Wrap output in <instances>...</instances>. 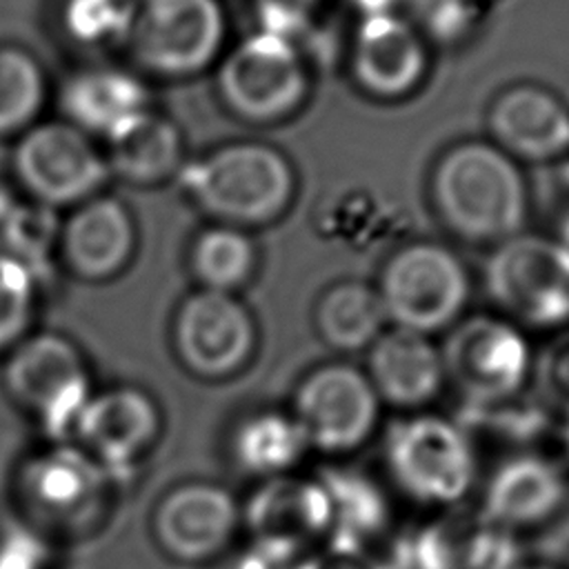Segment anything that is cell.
Returning <instances> with one entry per match:
<instances>
[{
	"label": "cell",
	"mask_w": 569,
	"mask_h": 569,
	"mask_svg": "<svg viewBox=\"0 0 569 569\" xmlns=\"http://www.w3.org/2000/svg\"><path fill=\"white\" fill-rule=\"evenodd\" d=\"M429 191L442 224L467 242L496 247L525 231V176L491 140H462L449 147L433 164Z\"/></svg>",
	"instance_id": "obj_1"
},
{
	"label": "cell",
	"mask_w": 569,
	"mask_h": 569,
	"mask_svg": "<svg viewBox=\"0 0 569 569\" xmlns=\"http://www.w3.org/2000/svg\"><path fill=\"white\" fill-rule=\"evenodd\" d=\"M193 200L222 224L256 227L284 216L296 196L289 158L256 140L229 142L184 171Z\"/></svg>",
	"instance_id": "obj_2"
},
{
	"label": "cell",
	"mask_w": 569,
	"mask_h": 569,
	"mask_svg": "<svg viewBox=\"0 0 569 569\" xmlns=\"http://www.w3.org/2000/svg\"><path fill=\"white\" fill-rule=\"evenodd\" d=\"M385 465L391 485L405 498L436 509L462 502L478 473L465 429L433 413H411L389 427Z\"/></svg>",
	"instance_id": "obj_3"
},
{
	"label": "cell",
	"mask_w": 569,
	"mask_h": 569,
	"mask_svg": "<svg viewBox=\"0 0 569 569\" xmlns=\"http://www.w3.org/2000/svg\"><path fill=\"white\" fill-rule=\"evenodd\" d=\"M482 282L502 318L520 329L569 325V249L553 236L520 231L496 244Z\"/></svg>",
	"instance_id": "obj_4"
},
{
	"label": "cell",
	"mask_w": 569,
	"mask_h": 569,
	"mask_svg": "<svg viewBox=\"0 0 569 569\" xmlns=\"http://www.w3.org/2000/svg\"><path fill=\"white\" fill-rule=\"evenodd\" d=\"M376 291L389 327L431 336L460 320L471 282L456 251L440 242L420 240L387 258Z\"/></svg>",
	"instance_id": "obj_5"
},
{
	"label": "cell",
	"mask_w": 569,
	"mask_h": 569,
	"mask_svg": "<svg viewBox=\"0 0 569 569\" xmlns=\"http://www.w3.org/2000/svg\"><path fill=\"white\" fill-rule=\"evenodd\" d=\"M240 529L247 531L249 556L269 569H284L329 540L331 500L318 478H267L240 505Z\"/></svg>",
	"instance_id": "obj_6"
},
{
	"label": "cell",
	"mask_w": 569,
	"mask_h": 569,
	"mask_svg": "<svg viewBox=\"0 0 569 569\" xmlns=\"http://www.w3.org/2000/svg\"><path fill=\"white\" fill-rule=\"evenodd\" d=\"M311 76L296 40L256 31L238 42L218 69V91L231 113L247 122L273 124L307 100Z\"/></svg>",
	"instance_id": "obj_7"
},
{
	"label": "cell",
	"mask_w": 569,
	"mask_h": 569,
	"mask_svg": "<svg viewBox=\"0 0 569 569\" xmlns=\"http://www.w3.org/2000/svg\"><path fill=\"white\" fill-rule=\"evenodd\" d=\"M445 382L473 409L505 405L531 376V349L520 327L502 316L458 320L442 347Z\"/></svg>",
	"instance_id": "obj_8"
},
{
	"label": "cell",
	"mask_w": 569,
	"mask_h": 569,
	"mask_svg": "<svg viewBox=\"0 0 569 569\" xmlns=\"http://www.w3.org/2000/svg\"><path fill=\"white\" fill-rule=\"evenodd\" d=\"M289 413L309 451L345 456L360 449L376 431L380 400L362 369L325 362L300 378Z\"/></svg>",
	"instance_id": "obj_9"
},
{
	"label": "cell",
	"mask_w": 569,
	"mask_h": 569,
	"mask_svg": "<svg viewBox=\"0 0 569 569\" xmlns=\"http://www.w3.org/2000/svg\"><path fill=\"white\" fill-rule=\"evenodd\" d=\"M4 385L11 398L40 420L51 442L71 438L93 393L78 349L56 333L18 345L4 367Z\"/></svg>",
	"instance_id": "obj_10"
},
{
	"label": "cell",
	"mask_w": 569,
	"mask_h": 569,
	"mask_svg": "<svg viewBox=\"0 0 569 569\" xmlns=\"http://www.w3.org/2000/svg\"><path fill=\"white\" fill-rule=\"evenodd\" d=\"M118 482L76 442L60 440L33 451L18 469V493L29 513L60 529L84 527L102 513Z\"/></svg>",
	"instance_id": "obj_11"
},
{
	"label": "cell",
	"mask_w": 569,
	"mask_h": 569,
	"mask_svg": "<svg viewBox=\"0 0 569 569\" xmlns=\"http://www.w3.org/2000/svg\"><path fill=\"white\" fill-rule=\"evenodd\" d=\"M240 531V502L216 480H182L169 487L151 513L156 545L173 560L200 565L229 549Z\"/></svg>",
	"instance_id": "obj_12"
},
{
	"label": "cell",
	"mask_w": 569,
	"mask_h": 569,
	"mask_svg": "<svg viewBox=\"0 0 569 569\" xmlns=\"http://www.w3.org/2000/svg\"><path fill=\"white\" fill-rule=\"evenodd\" d=\"M224 33L227 20L218 0H144L129 36L144 64L187 76L218 58Z\"/></svg>",
	"instance_id": "obj_13"
},
{
	"label": "cell",
	"mask_w": 569,
	"mask_h": 569,
	"mask_svg": "<svg viewBox=\"0 0 569 569\" xmlns=\"http://www.w3.org/2000/svg\"><path fill=\"white\" fill-rule=\"evenodd\" d=\"M173 342L180 362L193 376L224 380L249 365L258 329L251 311L233 293L200 289L180 307Z\"/></svg>",
	"instance_id": "obj_14"
},
{
	"label": "cell",
	"mask_w": 569,
	"mask_h": 569,
	"mask_svg": "<svg viewBox=\"0 0 569 569\" xmlns=\"http://www.w3.org/2000/svg\"><path fill=\"white\" fill-rule=\"evenodd\" d=\"M162 413L138 387H111L91 393L71 433V442L100 462L118 482L158 442Z\"/></svg>",
	"instance_id": "obj_15"
},
{
	"label": "cell",
	"mask_w": 569,
	"mask_h": 569,
	"mask_svg": "<svg viewBox=\"0 0 569 569\" xmlns=\"http://www.w3.org/2000/svg\"><path fill=\"white\" fill-rule=\"evenodd\" d=\"M400 11L360 16L351 38L349 67L360 91L376 100L411 96L429 71V49Z\"/></svg>",
	"instance_id": "obj_16"
},
{
	"label": "cell",
	"mask_w": 569,
	"mask_h": 569,
	"mask_svg": "<svg viewBox=\"0 0 569 569\" xmlns=\"http://www.w3.org/2000/svg\"><path fill=\"white\" fill-rule=\"evenodd\" d=\"M407 569H509L513 538L491 525L480 509H445L420 525L398 549Z\"/></svg>",
	"instance_id": "obj_17"
},
{
	"label": "cell",
	"mask_w": 569,
	"mask_h": 569,
	"mask_svg": "<svg viewBox=\"0 0 569 569\" xmlns=\"http://www.w3.org/2000/svg\"><path fill=\"white\" fill-rule=\"evenodd\" d=\"M569 498V476L549 458L527 451L505 460L487 480L480 513L511 538L545 527Z\"/></svg>",
	"instance_id": "obj_18"
},
{
	"label": "cell",
	"mask_w": 569,
	"mask_h": 569,
	"mask_svg": "<svg viewBox=\"0 0 569 569\" xmlns=\"http://www.w3.org/2000/svg\"><path fill=\"white\" fill-rule=\"evenodd\" d=\"M487 129L516 162H549L569 153V107L540 84L520 82L500 91L489 104Z\"/></svg>",
	"instance_id": "obj_19"
},
{
	"label": "cell",
	"mask_w": 569,
	"mask_h": 569,
	"mask_svg": "<svg viewBox=\"0 0 569 569\" xmlns=\"http://www.w3.org/2000/svg\"><path fill=\"white\" fill-rule=\"evenodd\" d=\"M16 167L29 189L51 202L82 198L104 180V162L91 142L60 122L31 129L16 151Z\"/></svg>",
	"instance_id": "obj_20"
},
{
	"label": "cell",
	"mask_w": 569,
	"mask_h": 569,
	"mask_svg": "<svg viewBox=\"0 0 569 569\" xmlns=\"http://www.w3.org/2000/svg\"><path fill=\"white\" fill-rule=\"evenodd\" d=\"M367 378L380 402L420 411L445 385L440 347L431 336L387 327L367 349Z\"/></svg>",
	"instance_id": "obj_21"
},
{
	"label": "cell",
	"mask_w": 569,
	"mask_h": 569,
	"mask_svg": "<svg viewBox=\"0 0 569 569\" xmlns=\"http://www.w3.org/2000/svg\"><path fill=\"white\" fill-rule=\"evenodd\" d=\"M307 442L289 411L262 407L236 420L229 431V458L247 476L267 480L291 473Z\"/></svg>",
	"instance_id": "obj_22"
},
{
	"label": "cell",
	"mask_w": 569,
	"mask_h": 569,
	"mask_svg": "<svg viewBox=\"0 0 569 569\" xmlns=\"http://www.w3.org/2000/svg\"><path fill=\"white\" fill-rule=\"evenodd\" d=\"M313 325L318 338L340 353L369 349L389 327L376 287L362 280H342L325 289L316 302Z\"/></svg>",
	"instance_id": "obj_23"
},
{
	"label": "cell",
	"mask_w": 569,
	"mask_h": 569,
	"mask_svg": "<svg viewBox=\"0 0 569 569\" xmlns=\"http://www.w3.org/2000/svg\"><path fill=\"white\" fill-rule=\"evenodd\" d=\"M64 242L67 256L80 273L107 276L116 271L131 251V220L120 202L98 198L76 211L67 224Z\"/></svg>",
	"instance_id": "obj_24"
},
{
	"label": "cell",
	"mask_w": 569,
	"mask_h": 569,
	"mask_svg": "<svg viewBox=\"0 0 569 569\" xmlns=\"http://www.w3.org/2000/svg\"><path fill=\"white\" fill-rule=\"evenodd\" d=\"M316 478L331 500L333 529L329 538L369 547L389 529V498L369 476L358 469L325 467Z\"/></svg>",
	"instance_id": "obj_25"
},
{
	"label": "cell",
	"mask_w": 569,
	"mask_h": 569,
	"mask_svg": "<svg viewBox=\"0 0 569 569\" xmlns=\"http://www.w3.org/2000/svg\"><path fill=\"white\" fill-rule=\"evenodd\" d=\"M144 104L147 93L142 84L120 71H89L73 78L64 89L69 116L107 138L147 111Z\"/></svg>",
	"instance_id": "obj_26"
},
{
	"label": "cell",
	"mask_w": 569,
	"mask_h": 569,
	"mask_svg": "<svg viewBox=\"0 0 569 569\" xmlns=\"http://www.w3.org/2000/svg\"><path fill=\"white\" fill-rule=\"evenodd\" d=\"M111 142L113 167L140 182H151L167 178L180 162L182 142L178 129L149 111H142L129 124H124Z\"/></svg>",
	"instance_id": "obj_27"
},
{
	"label": "cell",
	"mask_w": 569,
	"mask_h": 569,
	"mask_svg": "<svg viewBox=\"0 0 569 569\" xmlns=\"http://www.w3.org/2000/svg\"><path fill=\"white\" fill-rule=\"evenodd\" d=\"M258 251L249 233L238 227L218 224L202 231L191 251V264L202 289L233 293L256 271Z\"/></svg>",
	"instance_id": "obj_28"
},
{
	"label": "cell",
	"mask_w": 569,
	"mask_h": 569,
	"mask_svg": "<svg viewBox=\"0 0 569 569\" xmlns=\"http://www.w3.org/2000/svg\"><path fill=\"white\" fill-rule=\"evenodd\" d=\"M42 100V78L36 62L18 49H0V131L31 120Z\"/></svg>",
	"instance_id": "obj_29"
},
{
	"label": "cell",
	"mask_w": 569,
	"mask_h": 569,
	"mask_svg": "<svg viewBox=\"0 0 569 569\" xmlns=\"http://www.w3.org/2000/svg\"><path fill=\"white\" fill-rule=\"evenodd\" d=\"M136 13L133 0H69L64 22L82 42H109L131 33Z\"/></svg>",
	"instance_id": "obj_30"
},
{
	"label": "cell",
	"mask_w": 569,
	"mask_h": 569,
	"mask_svg": "<svg viewBox=\"0 0 569 569\" xmlns=\"http://www.w3.org/2000/svg\"><path fill=\"white\" fill-rule=\"evenodd\" d=\"M531 378L542 407L569 422V329H560L533 358Z\"/></svg>",
	"instance_id": "obj_31"
},
{
	"label": "cell",
	"mask_w": 569,
	"mask_h": 569,
	"mask_svg": "<svg viewBox=\"0 0 569 569\" xmlns=\"http://www.w3.org/2000/svg\"><path fill=\"white\" fill-rule=\"evenodd\" d=\"M407 16L427 42L451 44L462 40L478 20L480 2L473 0H413Z\"/></svg>",
	"instance_id": "obj_32"
},
{
	"label": "cell",
	"mask_w": 569,
	"mask_h": 569,
	"mask_svg": "<svg viewBox=\"0 0 569 569\" xmlns=\"http://www.w3.org/2000/svg\"><path fill=\"white\" fill-rule=\"evenodd\" d=\"M31 282L27 267L0 253V349L11 345L29 322Z\"/></svg>",
	"instance_id": "obj_33"
},
{
	"label": "cell",
	"mask_w": 569,
	"mask_h": 569,
	"mask_svg": "<svg viewBox=\"0 0 569 569\" xmlns=\"http://www.w3.org/2000/svg\"><path fill=\"white\" fill-rule=\"evenodd\" d=\"M251 7L258 18V31L298 42L313 27L322 0H251Z\"/></svg>",
	"instance_id": "obj_34"
},
{
	"label": "cell",
	"mask_w": 569,
	"mask_h": 569,
	"mask_svg": "<svg viewBox=\"0 0 569 569\" xmlns=\"http://www.w3.org/2000/svg\"><path fill=\"white\" fill-rule=\"evenodd\" d=\"M293 569H396L385 558L369 551V547L329 538L313 553L293 565Z\"/></svg>",
	"instance_id": "obj_35"
},
{
	"label": "cell",
	"mask_w": 569,
	"mask_h": 569,
	"mask_svg": "<svg viewBox=\"0 0 569 569\" xmlns=\"http://www.w3.org/2000/svg\"><path fill=\"white\" fill-rule=\"evenodd\" d=\"M0 569H44V549L31 533H9L0 542Z\"/></svg>",
	"instance_id": "obj_36"
},
{
	"label": "cell",
	"mask_w": 569,
	"mask_h": 569,
	"mask_svg": "<svg viewBox=\"0 0 569 569\" xmlns=\"http://www.w3.org/2000/svg\"><path fill=\"white\" fill-rule=\"evenodd\" d=\"M360 16H373V13H387L398 11V4L402 0H347Z\"/></svg>",
	"instance_id": "obj_37"
},
{
	"label": "cell",
	"mask_w": 569,
	"mask_h": 569,
	"mask_svg": "<svg viewBox=\"0 0 569 569\" xmlns=\"http://www.w3.org/2000/svg\"><path fill=\"white\" fill-rule=\"evenodd\" d=\"M16 209H18V204L13 202V198L4 189H0V242L16 216Z\"/></svg>",
	"instance_id": "obj_38"
},
{
	"label": "cell",
	"mask_w": 569,
	"mask_h": 569,
	"mask_svg": "<svg viewBox=\"0 0 569 569\" xmlns=\"http://www.w3.org/2000/svg\"><path fill=\"white\" fill-rule=\"evenodd\" d=\"M565 249H569V207L560 213L558 224H556V236H553Z\"/></svg>",
	"instance_id": "obj_39"
},
{
	"label": "cell",
	"mask_w": 569,
	"mask_h": 569,
	"mask_svg": "<svg viewBox=\"0 0 569 569\" xmlns=\"http://www.w3.org/2000/svg\"><path fill=\"white\" fill-rule=\"evenodd\" d=\"M509 569H553V567H549V565H513Z\"/></svg>",
	"instance_id": "obj_40"
},
{
	"label": "cell",
	"mask_w": 569,
	"mask_h": 569,
	"mask_svg": "<svg viewBox=\"0 0 569 569\" xmlns=\"http://www.w3.org/2000/svg\"><path fill=\"white\" fill-rule=\"evenodd\" d=\"M244 569H258V567H244Z\"/></svg>",
	"instance_id": "obj_41"
},
{
	"label": "cell",
	"mask_w": 569,
	"mask_h": 569,
	"mask_svg": "<svg viewBox=\"0 0 569 569\" xmlns=\"http://www.w3.org/2000/svg\"><path fill=\"white\" fill-rule=\"evenodd\" d=\"M473 2H482V0H473Z\"/></svg>",
	"instance_id": "obj_42"
}]
</instances>
